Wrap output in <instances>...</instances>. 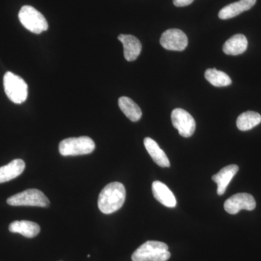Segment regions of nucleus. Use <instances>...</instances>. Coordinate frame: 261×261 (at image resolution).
Returning <instances> with one entry per match:
<instances>
[{"instance_id":"15","label":"nucleus","mask_w":261,"mask_h":261,"mask_svg":"<svg viewBox=\"0 0 261 261\" xmlns=\"http://www.w3.org/2000/svg\"><path fill=\"white\" fill-rule=\"evenodd\" d=\"M145 147L156 164L163 168L170 167V161L167 155L165 153L155 141L147 137L144 140Z\"/></svg>"},{"instance_id":"9","label":"nucleus","mask_w":261,"mask_h":261,"mask_svg":"<svg viewBox=\"0 0 261 261\" xmlns=\"http://www.w3.org/2000/svg\"><path fill=\"white\" fill-rule=\"evenodd\" d=\"M256 207V202L248 193H238L231 196L225 202L224 209L228 214H237L241 210L252 211Z\"/></svg>"},{"instance_id":"13","label":"nucleus","mask_w":261,"mask_h":261,"mask_svg":"<svg viewBox=\"0 0 261 261\" xmlns=\"http://www.w3.org/2000/svg\"><path fill=\"white\" fill-rule=\"evenodd\" d=\"M238 166H237V165H229V166L222 168L219 173L213 176V181L217 184L218 185V195H224L228 184L230 183L236 173L238 172Z\"/></svg>"},{"instance_id":"17","label":"nucleus","mask_w":261,"mask_h":261,"mask_svg":"<svg viewBox=\"0 0 261 261\" xmlns=\"http://www.w3.org/2000/svg\"><path fill=\"white\" fill-rule=\"evenodd\" d=\"M10 231L18 233L27 238H35L41 231L40 226L37 223L29 221H15L10 224Z\"/></svg>"},{"instance_id":"21","label":"nucleus","mask_w":261,"mask_h":261,"mask_svg":"<svg viewBox=\"0 0 261 261\" xmlns=\"http://www.w3.org/2000/svg\"><path fill=\"white\" fill-rule=\"evenodd\" d=\"M194 0H173V4L176 7L188 6L193 3Z\"/></svg>"},{"instance_id":"7","label":"nucleus","mask_w":261,"mask_h":261,"mask_svg":"<svg viewBox=\"0 0 261 261\" xmlns=\"http://www.w3.org/2000/svg\"><path fill=\"white\" fill-rule=\"evenodd\" d=\"M171 121L173 126L182 137L188 138L193 135L196 128L195 121L187 111L181 108L173 110L171 113Z\"/></svg>"},{"instance_id":"16","label":"nucleus","mask_w":261,"mask_h":261,"mask_svg":"<svg viewBox=\"0 0 261 261\" xmlns=\"http://www.w3.org/2000/svg\"><path fill=\"white\" fill-rule=\"evenodd\" d=\"M247 44L248 42L245 36L235 34L224 43L223 51L228 56H238L246 51Z\"/></svg>"},{"instance_id":"2","label":"nucleus","mask_w":261,"mask_h":261,"mask_svg":"<svg viewBox=\"0 0 261 261\" xmlns=\"http://www.w3.org/2000/svg\"><path fill=\"white\" fill-rule=\"evenodd\" d=\"M171 257L168 246L159 241H147L135 250L133 261H167Z\"/></svg>"},{"instance_id":"8","label":"nucleus","mask_w":261,"mask_h":261,"mask_svg":"<svg viewBox=\"0 0 261 261\" xmlns=\"http://www.w3.org/2000/svg\"><path fill=\"white\" fill-rule=\"evenodd\" d=\"M160 42L162 47L168 50L183 51L187 47L188 39L181 30L171 29L163 33Z\"/></svg>"},{"instance_id":"18","label":"nucleus","mask_w":261,"mask_h":261,"mask_svg":"<svg viewBox=\"0 0 261 261\" xmlns=\"http://www.w3.org/2000/svg\"><path fill=\"white\" fill-rule=\"evenodd\" d=\"M118 106L122 112L132 121H138L142 116V111L138 105L136 104L129 97H120L118 99Z\"/></svg>"},{"instance_id":"4","label":"nucleus","mask_w":261,"mask_h":261,"mask_svg":"<svg viewBox=\"0 0 261 261\" xmlns=\"http://www.w3.org/2000/svg\"><path fill=\"white\" fill-rule=\"evenodd\" d=\"M95 149L94 141L89 137H72L60 142L59 152L63 156L82 155L92 153Z\"/></svg>"},{"instance_id":"12","label":"nucleus","mask_w":261,"mask_h":261,"mask_svg":"<svg viewBox=\"0 0 261 261\" xmlns=\"http://www.w3.org/2000/svg\"><path fill=\"white\" fill-rule=\"evenodd\" d=\"M152 190L154 198L160 203L168 207H176V197L165 184L159 181H154L152 185Z\"/></svg>"},{"instance_id":"10","label":"nucleus","mask_w":261,"mask_h":261,"mask_svg":"<svg viewBox=\"0 0 261 261\" xmlns=\"http://www.w3.org/2000/svg\"><path fill=\"white\" fill-rule=\"evenodd\" d=\"M118 39L123 44L125 59L130 62L135 61L142 51L140 41L135 36L129 34H120Z\"/></svg>"},{"instance_id":"3","label":"nucleus","mask_w":261,"mask_h":261,"mask_svg":"<svg viewBox=\"0 0 261 261\" xmlns=\"http://www.w3.org/2000/svg\"><path fill=\"white\" fill-rule=\"evenodd\" d=\"M5 94L10 101L21 104L28 97V85L25 81L12 72H7L3 78Z\"/></svg>"},{"instance_id":"5","label":"nucleus","mask_w":261,"mask_h":261,"mask_svg":"<svg viewBox=\"0 0 261 261\" xmlns=\"http://www.w3.org/2000/svg\"><path fill=\"white\" fill-rule=\"evenodd\" d=\"M18 18L22 25L34 34H39L48 29L47 21L44 15L30 5L22 7Z\"/></svg>"},{"instance_id":"11","label":"nucleus","mask_w":261,"mask_h":261,"mask_svg":"<svg viewBox=\"0 0 261 261\" xmlns=\"http://www.w3.org/2000/svg\"><path fill=\"white\" fill-rule=\"evenodd\" d=\"M257 0H240L236 3L226 5L219 11V17L222 20L234 18L243 12L251 9Z\"/></svg>"},{"instance_id":"20","label":"nucleus","mask_w":261,"mask_h":261,"mask_svg":"<svg viewBox=\"0 0 261 261\" xmlns=\"http://www.w3.org/2000/svg\"><path fill=\"white\" fill-rule=\"evenodd\" d=\"M205 77L207 82L216 87H227L231 84V80L226 73L216 68H209L205 72Z\"/></svg>"},{"instance_id":"6","label":"nucleus","mask_w":261,"mask_h":261,"mask_svg":"<svg viewBox=\"0 0 261 261\" xmlns=\"http://www.w3.org/2000/svg\"><path fill=\"white\" fill-rule=\"evenodd\" d=\"M8 205L13 206H36L46 207L49 205V200L45 195L37 189H29L12 196L7 200Z\"/></svg>"},{"instance_id":"19","label":"nucleus","mask_w":261,"mask_h":261,"mask_svg":"<svg viewBox=\"0 0 261 261\" xmlns=\"http://www.w3.org/2000/svg\"><path fill=\"white\" fill-rule=\"evenodd\" d=\"M261 123V116L254 111L242 113L237 120V126L240 130H248Z\"/></svg>"},{"instance_id":"1","label":"nucleus","mask_w":261,"mask_h":261,"mask_svg":"<svg viewBox=\"0 0 261 261\" xmlns=\"http://www.w3.org/2000/svg\"><path fill=\"white\" fill-rule=\"evenodd\" d=\"M126 200V189L120 182H112L99 193L98 207L105 214H111L119 210Z\"/></svg>"},{"instance_id":"14","label":"nucleus","mask_w":261,"mask_h":261,"mask_svg":"<svg viewBox=\"0 0 261 261\" xmlns=\"http://www.w3.org/2000/svg\"><path fill=\"white\" fill-rule=\"evenodd\" d=\"M25 164L23 160L15 159L6 166L0 167V184L9 181L18 177L25 169Z\"/></svg>"}]
</instances>
